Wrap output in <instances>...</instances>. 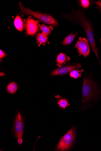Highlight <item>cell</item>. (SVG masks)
<instances>
[{"label":"cell","instance_id":"6da1fadb","mask_svg":"<svg viewBox=\"0 0 101 151\" xmlns=\"http://www.w3.org/2000/svg\"><path fill=\"white\" fill-rule=\"evenodd\" d=\"M67 18L72 22L79 24L83 29L89 45L100 63L98 50L95 42L92 27L91 23L86 18L84 12L79 8L78 10L73 9L71 15L68 16Z\"/></svg>","mask_w":101,"mask_h":151},{"label":"cell","instance_id":"7a4b0ae2","mask_svg":"<svg viewBox=\"0 0 101 151\" xmlns=\"http://www.w3.org/2000/svg\"><path fill=\"white\" fill-rule=\"evenodd\" d=\"M98 91L94 82L89 78H85L84 79L82 87V102L87 103L94 98L97 97Z\"/></svg>","mask_w":101,"mask_h":151},{"label":"cell","instance_id":"3957f363","mask_svg":"<svg viewBox=\"0 0 101 151\" xmlns=\"http://www.w3.org/2000/svg\"><path fill=\"white\" fill-rule=\"evenodd\" d=\"M20 7L22 11L25 14L33 16L47 24L54 26L59 25V23L55 19L47 14L34 12L26 8L20 3Z\"/></svg>","mask_w":101,"mask_h":151},{"label":"cell","instance_id":"277c9868","mask_svg":"<svg viewBox=\"0 0 101 151\" xmlns=\"http://www.w3.org/2000/svg\"><path fill=\"white\" fill-rule=\"evenodd\" d=\"M76 137L74 127L72 128L61 139L57 149L60 151L67 150L74 143Z\"/></svg>","mask_w":101,"mask_h":151},{"label":"cell","instance_id":"5b68a950","mask_svg":"<svg viewBox=\"0 0 101 151\" xmlns=\"http://www.w3.org/2000/svg\"><path fill=\"white\" fill-rule=\"evenodd\" d=\"M24 129L23 119L21 114L18 112L14 122V132L18 140V143H23V136Z\"/></svg>","mask_w":101,"mask_h":151},{"label":"cell","instance_id":"8992f818","mask_svg":"<svg viewBox=\"0 0 101 151\" xmlns=\"http://www.w3.org/2000/svg\"><path fill=\"white\" fill-rule=\"evenodd\" d=\"M79 40L75 45V47L78 50L79 55H82L84 58L89 55L90 52V45L87 39L80 37Z\"/></svg>","mask_w":101,"mask_h":151},{"label":"cell","instance_id":"52a82bcc","mask_svg":"<svg viewBox=\"0 0 101 151\" xmlns=\"http://www.w3.org/2000/svg\"><path fill=\"white\" fill-rule=\"evenodd\" d=\"M81 67L79 63H75L68 66L61 67L56 68L52 71L50 75L52 76H64L70 73L72 71L79 69Z\"/></svg>","mask_w":101,"mask_h":151},{"label":"cell","instance_id":"ba28073f","mask_svg":"<svg viewBox=\"0 0 101 151\" xmlns=\"http://www.w3.org/2000/svg\"><path fill=\"white\" fill-rule=\"evenodd\" d=\"M27 34L30 35H34L39 30V24L37 21L32 18L28 19L26 22Z\"/></svg>","mask_w":101,"mask_h":151},{"label":"cell","instance_id":"9c48e42d","mask_svg":"<svg viewBox=\"0 0 101 151\" xmlns=\"http://www.w3.org/2000/svg\"><path fill=\"white\" fill-rule=\"evenodd\" d=\"M70 59V58L67 56L64 53H60L57 58V65L59 67H61Z\"/></svg>","mask_w":101,"mask_h":151},{"label":"cell","instance_id":"30bf717a","mask_svg":"<svg viewBox=\"0 0 101 151\" xmlns=\"http://www.w3.org/2000/svg\"><path fill=\"white\" fill-rule=\"evenodd\" d=\"M78 32L71 33L66 37L63 40L62 44L64 46L70 45L74 40V38L77 35Z\"/></svg>","mask_w":101,"mask_h":151},{"label":"cell","instance_id":"8fae6325","mask_svg":"<svg viewBox=\"0 0 101 151\" xmlns=\"http://www.w3.org/2000/svg\"><path fill=\"white\" fill-rule=\"evenodd\" d=\"M18 88L17 83L15 82H12L7 87V90L8 93L13 94L16 92Z\"/></svg>","mask_w":101,"mask_h":151},{"label":"cell","instance_id":"7c38bea8","mask_svg":"<svg viewBox=\"0 0 101 151\" xmlns=\"http://www.w3.org/2000/svg\"><path fill=\"white\" fill-rule=\"evenodd\" d=\"M16 28L19 31H22L23 29V24L22 19L19 16L16 17L14 21Z\"/></svg>","mask_w":101,"mask_h":151},{"label":"cell","instance_id":"4fadbf2b","mask_svg":"<svg viewBox=\"0 0 101 151\" xmlns=\"http://www.w3.org/2000/svg\"><path fill=\"white\" fill-rule=\"evenodd\" d=\"M37 40L39 45L45 44L48 41V37L43 33L39 34L37 36Z\"/></svg>","mask_w":101,"mask_h":151},{"label":"cell","instance_id":"5bb4252c","mask_svg":"<svg viewBox=\"0 0 101 151\" xmlns=\"http://www.w3.org/2000/svg\"><path fill=\"white\" fill-rule=\"evenodd\" d=\"M84 71L83 70H75L72 71L69 73V74L71 78L75 79H78L81 76V73Z\"/></svg>","mask_w":101,"mask_h":151},{"label":"cell","instance_id":"9a60e30c","mask_svg":"<svg viewBox=\"0 0 101 151\" xmlns=\"http://www.w3.org/2000/svg\"><path fill=\"white\" fill-rule=\"evenodd\" d=\"M40 28L42 33L47 36L50 35L51 33V28L44 24L41 25Z\"/></svg>","mask_w":101,"mask_h":151},{"label":"cell","instance_id":"2e32d148","mask_svg":"<svg viewBox=\"0 0 101 151\" xmlns=\"http://www.w3.org/2000/svg\"><path fill=\"white\" fill-rule=\"evenodd\" d=\"M58 101L57 104L60 107L64 109L70 105L68 101L65 99H61Z\"/></svg>","mask_w":101,"mask_h":151},{"label":"cell","instance_id":"e0dca14e","mask_svg":"<svg viewBox=\"0 0 101 151\" xmlns=\"http://www.w3.org/2000/svg\"><path fill=\"white\" fill-rule=\"evenodd\" d=\"M81 3L82 6L84 8H87L90 6V1L88 0H81Z\"/></svg>","mask_w":101,"mask_h":151},{"label":"cell","instance_id":"ac0fdd59","mask_svg":"<svg viewBox=\"0 0 101 151\" xmlns=\"http://www.w3.org/2000/svg\"><path fill=\"white\" fill-rule=\"evenodd\" d=\"M7 56L6 54L1 50H0V59H1V62L3 58L6 57Z\"/></svg>","mask_w":101,"mask_h":151},{"label":"cell","instance_id":"d6986e66","mask_svg":"<svg viewBox=\"0 0 101 151\" xmlns=\"http://www.w3.org/2000/svg\"><path fill=\"white\" fill-rule=\"evenodd\" d=\"M95 4H97V8L101 13V1H98L95 2Z\"/></svg>","mask_w":101,"mask_h":151},{"label":"cell","instance_id":"ffe728a7","mask_svg":"<svg viewBox=\"0 0 101 151\" xmlns=\"http://www.w3.org/2000/svg\"><path fill=\"white\" fill-rule=\"evenodd\" d=\"M100 43L101 44V38H100Z\"/></svg>","mask_w":101,"mask_h":151}]
</instances>
